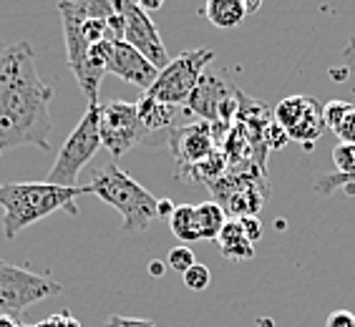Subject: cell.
<instances>
[{
	"label": "cell",
	"mask_w": 355,
	"mask_h": 327,
	"mask_svg": "<svg viewBox=\"0 0 355 327\" xmlns=\"http://www.w3.org/2000/svg\"><path fill=\"white\" fill-rule=\"evenodd\" d=\"M35 327H81V325H78V320H76L69 310H61V312H55V315H51V317H46V320H41Z\"/></svg>",
	"instance_id": "27"
},
{
	"label": "cell",
	"mask_w": 355,
	"mask_h": 327,
	"mask_svg": "<svg viewBox=\"0 0 355 327\" xmlns=\"http://www.w3.org/2000/svg\"><path fill=\"white\" fill-rule=\"evenodd\" d=\"M242 96L232 83H227L225 78L219 76L207 73L199 78L197 89L191 91L189 101L184 103L187 111L199 116V121L207 123H219V121H230L232 116H237L239 103H242Z\"/></svg>",
	"instance_id": "12"
},
{
	"label": "cell",
	"mask_w": 355,
	"mask_h": 327,
	"mask_svg": "<svg viewBox=\"0 0 355 327\" xmlns=\"http://www.w3.org/2000/svg\"><path fill=\"white\" fill-rule=\"evenodd\" d=\"M58 13H61L63 41H66V55H69V69L73 71L76 81L81 86L86 103L96 106L98 103V86L103 81V71H96L89 63V43L81 35V8L73 0H58Z\"/></svg>",
	"instance_id": "7"
},
{
	"label": "cell",
	"mask_w": 355,
	"mask_h": 327,
	"mask_svg": "<svg viewBox=\"0 0 355 327\" xmlns=\"http://www.w3.org/2000/svg\"><path fill=\"white\" fill-rule=\"evenodd\" d=\"M333 134L340 139V143H353L355 146V106L340 118V123L333 129Z\"/></svg>",
	"instance_id": "26"
},
{
	"label": "cell",
	"mask_w": 355,
	"mask_h": 327,
	"mask_svg": "<svg viewBox=\"0 0 355 327\" xmlns=\"http://www.w3.org/2000/svg\"><path fill=\"white\" fill-rule=\"evenodd\" d=\"M169 149L177 159V177L182 171H187L194 164L205 161L212 151H217V141H214L212 123L207 121H194L187 126H177L169 136Z\"/></svg>",
	"instance_id": "14"
},
{
	"label": "cell",
	"mask_w": 355,
	"mask_h": 327,
	"mask_svg": "<svg viewBox=\"0 0 355 327\" xmlns=\"http://www.w3.org/2000/svg\"><path fill=\"white\" fill-rule=\"evenodd\" d=\"M111 6L123 21V41L137 48L141 55H146L159 71L164 69L169 63V53L149 13L141 10L134 0H111Z\"/></svg>",
	"instance_id": "13"
},
{
	"label": "cell",
	"mask_w": 355,
	"mask_h": 327,
	"mask_svg": "<svg viewBox=\"0 0 355 327\" xmlns=\"http://www.w3.org/2000/svg\"><path fill=\"white\" fill-rule=\"evenodd\" d=\"M137 114L146 131V143H149V136H164V141H169L171 131L177 129L179 106L162 103L149 94H144L137 101Z\"/></svg>",
	"instance_id": "15"
},
{
	"label": "cell",
	"mask_w": 355,
	"mask_h": 327,
	"mask_svg": "<svg viewBox=\"0 0 355 327\" xmlns=\"http://www.w3.org/2000/svg\"><path fill=\"white\" fill-rule=\"evenodd\" d=\"M98 146H101V136H98V103H96V106H86L81 121L76 123V129L63 141L53 166L48 171V184L78 186L76 184L78 174L96 157Z\"/></svg>",
	"instance_id": "4"
},
{
	"label": "cell",
	"mask_w": 355,
	"mask_h": 327,
	"mask_svg": "<svg viewBox=\"0 0 355 327\" xmlns=\"http://www.w3.org/2000/svg\"><path fill=\"white\" fill-rule=\"evenodd\" d=\"M164 269H166V267L162 265V262H151V265H149L151 277H162V274H164Z\"/></svg>",
	"instance_id": "35"
},
{
	"label": "cell",
	"mask_w": 355,
	"mask_h": 327,
	"mask_svg": "<svg viewBox=\"0 0 355 327\" xmlns=\"http://www.w3.org/2000/svg\"><path fill=\"white\" fill-rule=\"evenodd\" d=\"M182 280H184L187 290H191V292H202V290H207L209 282H212V272H209V267L207 265L194 262V265L182 274Z\"/></svg>",
	"instance_id": "21"
},
{
	"label": "cell",
	"mask_w": 355,
	"mask_h": 327,
	"mask_svg": "<svg viewBox=\"0 0 355 327\" xmlns=\"http://www.w3.org/2000/svg\"><path fill=\"white\" fill-rule=\"evenodd\" d=\"M174 209H177V204H174L171 199H159L157 202V217L159 219H169L171 214H174Z\"/></svg>",
	"instance_id": "32"
},
{
	"label": "cell",
	"mask_w": 355,
	"mask_h": 327,
	"mask_svg": "<svg viewBox=\"0 0 355 327\" xmlns=\"http://www.w3.org/2000/svg\"><path fill=\"white\" fill-rule=\"evenodd\" d=\"M169 227L174 237L182 242H199L197 222H194V204H179L169 217Z\"/></svg>",
	"instance_id": "19"
},
{
	"label": "cell",
	"mask_w": 355,
	"mask_h": 327,
	"mask_svg": "<svg viewBox=\"0 0 355 327\" xmlns=\"http://www.w3.org/2000/svg\"><path fill=\"white\" fill-rule=\"evenodd\" d=\"M21 327H35V325H21Z\"/></svg>",
	"instance_id": "38"
},
{
	"label": "cell",
	"mask_w": 355,
	"mask_h": 327,
	"mask_svg": "<svg viewBox=\"0 0 355 327\" xmlns=\"http://www.w3.org/2000/svg\"><path fill=\"white\" fill-rule=\"evenodd\" d=\"M3 51H6V46H3V43H0V53H3Z\"/></svg>",
	"instance_id": "37"
},
{
	"label": "cell",
	"mask_w": 355,
	"mask_h": 327,
	"mask_svg": "<svg viewBox=\"0 0 355 327\" xmlns=\"http://www.w3.org/2000/svg\"><path fill=\"white\" fill-rule=\"evenodd\" d=\"M343 61H345V69H348L350 73H355V35L348 41L345 51H343Z\"/></svg>",
	"instance_id": "31"
},
{
	"label": "cell",
	"mask_w": 355,
	"mask_h": 327,
	"mask_svg": "<svg viewBox=\"0 0 355 327\" xmlns=\"http://www.w3.org/2000/svg\"><path fill=\"white\" fill-rule=\"evenodd\" d=\"M205 18L222 30H232L242 26V21L247 18L245 3L242 0H207Z\"/></svg>",
	"instance_id": "17"
},
{
	"label": "cell",
	"mask_w": 355,
	"mask_h": 327,
	"mask_svg": "<svg viewBox=\"0 0 355 327\" xmlns=\"http://www.w3.org/2000/svg\"><path fill=\"white\" fill-rule=\"evenodd\" d=\"M217 245L222 257L230 259V262H247V259L254 257V245L242 232L237 219H227V224L222 227V232L217 237Z\"/></svg>",
	"instance_id": "16"
},
{
	"label": "cell",
	"mask_w": 355,
	"mask_h": 327,
	"mask_svg": "<svg viewBox=\"0 0 355 327\" xmlns=\"http://www.w3.org/2000/svg\"><path fill=\"white\" fill-rule=\"evenodd\" d=\"M103 327H157L151 320H137V317H121V315H111L106 317Z\"/></svg>",
	"instance_id": "29"
},
{
	"label": "cell",
	"mask_w": 355,
	"mask_h": 327,
	"mask_svg": "<svg viewBox=\"0 0 355 327\" xmlns=\"http://www.w3.org/2000/svg\"><path fill=\"white\" fill-rule=\"evenodd\" d=\"M194 222H197L199 242L202 239H212L217 242L222 227L227 224V211L217 204V202H202L194 206Z\"/></svg>",
	"instance_id": "18"
},
{
	"label": "cell",
	"mask_w": 355,
	"mask_h": 327,
	"mask_svg": "<svg viewBox=\"0 0 355 327\" xmlns=\"http://www.w3.org/2000/svg\"><path fill=\"white\" fill-rule=\"evenodd\" d=\"M242 3H245L247 15H252V13H257V10H260L262 3H265V0H242Z\"/></svg>",
	"instance_id": "34"
},
{
	"label": "cell",
	"mask_w": 355,
	"mask_h": 327,
	"mask_svg": "<svg viewBox=\"0 0 355 327\" xmlns=\"http://www.w3.org/2000/svg\"><path fill=\"white\" fill-rule=\"evenodd\" d=\"M212 61H214L212 48L184 51V53L171 58L164 69L159 71L157 81L151 83V89L144 91V94L154 96L157 101L169 103V106H184L189 101L191 91L197 89L199 78L205 76L207 66Z\"/></svg>",
	"instance_id": "5"
},
{
	"label": "cell",
	"mask_w": 355,
	"mask_h": 327,
	"mask_svg": "<svg viewBox=\"0 0 355 327\" xmlns=\"http://www.w3.org/2000/svg\"><path fill=\"white\" fill-rule=\"evenodd\" d=\"M141 10H146V13H154V10H159V8L164 6V0H134Z\"/></svg>",
	"instance_id": "33"
},
{
	"label": "cell",
	"mask_w": 355,
	"mask_h": 327,
	"mask_svg": "<svg viewBox=\"0 0 355 327\" xmlns=\"http://www.w3.org/2000/svg\"><path fill=\"white\" fill-rule=\"evenodd\" d=\"M76 6L81 8L83 15H89V18H103V21H111L116 10L111 6V0H73Z\"/></svg>",
	"instance_id": "23"
},
{
	"label": "cell",
	"mask_w": 355,
	"mask_h": 327,
	"mask_svg": "<svg viewBox=\"0 0 355 327\" xmlns=\"http://www.w3.org/2000/svg\"><path fill=\"white\" fill-rule=\"evenodd\" d=\"M61 290V282L51 280V277L0 262V315L23 312L35 302L58 294Z\"/></svg>",
	"instance_id": "8"
},
{
	"label": "cell",
	"mask_w": 355,
	"mask_h": 327,
	"mask_svg": "<svg viewBox=\"0 0 355 327\" xmlns=\"http://www.w3.org/2000/svg\"><path fill=\"white\" fill-rule=\"evenodd\" d=\"M98 136L111 157H123L134 146L146 143V131L137 114V103L109 101L98 103Z\"/></svg>",
	"instance_id": "9"
},
{
	"label": "cell",
	"mask_w": 355,
	"mask_h": 327,
	"mask_svg": "<svg viewBox=\"0 0 355 327\" xmlns=\"http://www.w3.org/2000/svg\"><path fill=\"white\" fill-rule=\"evenodd\" d=\"M239 222V227H242V232L247 234V239L250 242H260L262 239V222L257 217H242V219H237Z\"/></svg>",
	"instance_id": "28"
},
{
	"label": "cell",
	"mask_w": 355,
	"mask_h": 327,
	"mask_svg": "<svg viewBox=\"0 0 355 327\" xmlns=\"http://www.w3.org/2000/svg\"><path fill=\"white\" fill-rule=\"evenodd\" d=\"M209 189L219 199L217 204L234 219L254 217L270 194L265 184V171H254L252 177L250 174H225L214 184H209Z\"/></svg>",
	"instance_id": "10"
},
{
	"label": "cell",
	"mask_w": 355,
	"mask_h": 327,
	"mask_svg": "<svg viewBox=\"0 0 355 327\" xmlns=\"http://www.w3.org/2000/svg\"><path fill=\"white\" fill-rule=\"evenodd\" d=\"M0 327H21L10 315H0Z\"/></svg>",
	"instance_id": "36"
},
{
	"label": "cell",
	"mask_w": 355,
	"mask_h": 327,
	"mask_svg": "<svg viewBox=\"0 0 355 327\" xmlns=\"http://www.w3.org/2000/svg\"><path fill=\"white\" fill-rule=\"evenodd\" d=\"M325 327H355V315L350 310H335L328 315Z\"/></svg>",
	"instance_id": "30"
},
{
	"label": "cell",
	"mask_w": 355,
	"mask_h": 327,
	"mask_svg": "<svg viewBox=\"0 0 355 327\" xmlns=\"http://www.w3.org/2000/svg\"><path fill=\"white\" fill-rule=\"evenodd\" d=\"M89 194L111 204L121 214V232L137 234L146 232L149 224L157 217V202L159 199L149 189H144L137 179L126 174L119 164H106L101 169L94 171L89 184Z\"/></svg>",
	"instance_id": "3"
},
{
	"label": "cell",
	"mask_w": 355,
	"mask_h": 327,
	"mask_svg": "<svg viewBox=\"0 0 355 327\" xmlns=\"http://www.w3.org/2000/svg\"><path fill=\"white\" fill-rule=\"evenodd\" d=\"M275 123L282 129L290 141L302 143L305 149H313V143L322 136L325 121H322V103L313 96H287L275 109Z\"/></svg>",
	"instance_id": "11"
},
{
	"label": "cell",
	"mask_w": 355,
	"mask_h": 327,
	"mask_svg": "<svg viewBox=\"0 0 355 327\" xmlns=\"http://www.w3.org/2000/svg\"><path fill=\"white\" fill-rule=\"evenodd\" d=\"M53 89L35 69L31 43L21 41L0 53V157L15 146L51 149Z\"/></svg>",
	"instance_id": "1"
},
{
	"label": "cell",
	"mask_w": 355,
	"mask_h": 327,
	"mask_svg": "<svg viewBox=\"0 0 355 327\" xmlns=\"http://www.w3.org/2000/svg\"><path fill=\"white\" fill-rule=\"evenodd\" d=\"M89 63L96 71L119 76L123 83H131L141 91H149L159 76L157 66L126 41H101L91 46Z\"/></svg>",
	"instance_id": "6"
},
{
	"label": "cell",
	"mask_w": 355,
	"mask_h": 327,
	"mask_svg": "<svg viewBox=\"0 0 355 327\" xmlns=\"http://www.w3.org/2000/svg\"><path fill=\"white\" fill-rule=\"evenodd\" d=\"M333 164L338 174H345V177H353L355 174V146L353 143H340L333 149Z\"/></svg>",
	"instance_id": "22"
},
{
	"label": "cell",
	"mask_w": 355,
	"mask_h": 327,
	"mask_svg": "<svg viewBox=\"0 0 355 327\" xmlns=\"http://www.w3.org/2000/svg\"><path fill=\"white\" fill-rule=\"evenodd\" d=\"M355 103L350 101H328L325 106H322V121H325V129L333 131L338 123H340V118L348 114L350 109H353Z\"/></svg>",
	"instance_id": "24"
},
{
	"label": "cell",
	"mask_w": 355,
	"mask_h": 327,
	"mask_svg": "<svg viewBox=\"0 0 355 327\" xmlns=\"http://www.w3.org/2000/svg\"><path fill=\"white\" fill-rule=\"evenodd\" d=\"M194 262H197V259H194V252H191L187 245L174 247V249L169 252V257H166V265H169L171 269H174V272H179V274H184L187 269L194 265Z\"/></svg>",
	"instance_id": "25"
},
{
	"label": "cell",
	"mask_w": 355,
	"mask_h": 327,
	"mask_svg": "<svg viewBox=\"0 0 355 327\" xmlns=\"http://www.w3.org/2000/svg\"><path fill=\"white\" fill-rule=\"evenodd\" d=\"M89 194V186H58L48 182H8L0 184V209H3V237L15 239L23 229L46 219L53 211L78 214L76 199Z\"/></svg>",
	"instance_id": "2"
},
{
	"label": "cell",
	"mask_w": 355,
	"mask_h": 327,
	"mask_svg": "<svg viewBox=\"0 0 355 327\" xmlns=\"http://www.w3.org/2000/svg\"><path fill=\"white\" fill-rule=\"evenodd\" d=\"M315 189L320 191L322 197H333L335 191H348V194H355V174L353 177H345V174H325L320 177V182L315 184Z\"/></svg>",
	"instance_id": "20"
}]
</instances>
